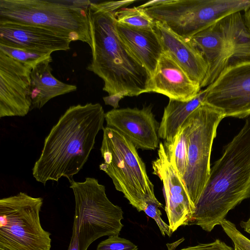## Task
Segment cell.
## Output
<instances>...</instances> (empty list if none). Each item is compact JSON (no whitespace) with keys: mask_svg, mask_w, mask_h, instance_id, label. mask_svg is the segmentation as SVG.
I'll use <instances>...</instances> for the list:
<instances>
[{"mask_svg":"<svg viewBox=\"0 0 250 250\" xmlns=\"http://www.w3.org/2000/svg\"><path fill=\"white\" fill-rule=\"evenodd\" d=\"M105 113L99 103L70 106L45 137L40 156L32 168L37 181L66 178L69 182L87 161L98 133L103 130Z\"/></svg>","mask_w":250,"mask_h":250,"instance_id":"cell-1","label":"cell"},{"mask_svg":"<svg viewBox=\"0 0 250 250\" xmlns=\"http://www.w3.org/2000/svg\"><path fill=\"white\" fill-rule=\"evenodd\" d=\"M250 197V115L210 168L190 225L210 232L230 210Z\"/></svg>","mask_w":250,"mask_h":250,"instance_id":"cell-2","label":"cell"},{"mask_svg":"<svg viewBox=\"0 0 250 250\" xmlns=\"http://www.w3.org/2000/svg\"><path fill=\"white\" fill-rule=\"evenodd\" d=\"M88 13L92 59L87 69L103 80V90L124 97L149 92L151 76L122 41L113 13L92 1Z\"/></svg>","mask_w":250,"mask_h":250,"instance_id":"cell-3","label":"cell"},{"mask_svg":"<svg viewBox=\"0 0 250 250\" xmlns=\"http://www.w3.org/2000/svg\"><path fill=\"white\" fill-rule=\"evenodd\" d=\"M90 1L0 0V22L39 26L91 47Z\"/></svg>","mask_w":250,"mask_h":250,"instance_id":"cell-4","label":"cell"},{"mask_svg":"<svg viewBox=\"0 0 250 250\" xmlns=\"http://www.w3.org/2000/svg\"><path fill=\"white\" fill-rule=\"evenodd\" d=\"M100 148L104 163L99 167L112 179L116 189L123 193L138 211L158 201L145 163L132 143L117 130L105 127Z\"/></svg>","mask_w":250,"mask_h":250,"instance_id":"cell-5","label":"cell"},{"mask_svg":"<svg viewBox=\"0 0 250 250\" xmlns=\"http://www.w3.org/2000/svg\"><path fill=\"white\" fill-rule=\"evenodd\" d=\"M140 6L155 21L189 40L226 16L245 12L250 0H155Z\"/></svg>","mask_w":250,"mask_h":250,"instance_id":"cell-6","label":"cell"},{"mask_svg":"<svg viewBox=\"0 0 250 250\" xmlns=\"http://www.w3.org/2000/svg\"><path fill=\"white\" fill-rule=\"evenodd\" d=\"M70 183L75 200L72 229L80 250H87L95 240L104 236L119 235L124 227L122 208L107 198L104 186L94 178Z\"/></svg>","mask_w":250,"mask_h":250,"instance_id":"cell-7","label":"cell"},{"mask_svg":"<svg viewBox=\"0 0 250 250\" xmlns=\"http://www.w3.org/2000/svg\"><path fill=\"white\" fill-rule=\"evenodd\" d=\"M42 204L23 192L0 200V250H51V233L40 221Z\"/></svg>","mask_w":250,"mask_h":250,"instance_id":"cell-8","label":"cell"},{"mask_svg":"<svg viewBox=\"0 0 250 250\" xmlns=\"http://www.w3.org/2000/svg\"><path fill=\"white\" fill-rule=\"evenodd\" d=\"M223 112L205 102L182 125L188 143V166L183 183L194 205L209 178L212 146Z\"/></svg>","mask_w":250,"mask_h":250,"instance_id":"cell-9","label":"cell"},{"mask_svg":"<svg viewBox=\"0 0 250 250\" xmlns=\"http://www.w3.org/2000/svg\"><path fill=\"white\" fill-rule=\"evenodd\" d=\"M206 88L205 102L222 111L225 117L250 115V62L225 69Z\"/></svg>","mask_w":250,"mask_h":250,"instance_id":"cell-10","label":"cell"},{"mask_svg":"<svg viewBox=\"0 0 250 250\" xmlns=\"http://www.w3.org/2000/svg\"><path fill=\"white\" fill-rule=\"evenodd\" d=\"M153 174L163 183L165 209L170 231L192 222L195 206L192 202L181 178L168 161L163 144L160 143L158 157L152 163Z\"/></svg>","mask_w":250,"mask_h":250,"instance_id":"cell-11","label":"cell"},{"mask_svg":"<svg viewBox=\"0 0 250 250\" xmlns=\"http://www.w3.org/2000/svg\"><path fill=\"white\" fill-rule=\"evenodd\" d=\"M32 68L0 51V117L26 115L31 109Z\"/></svg>","mask_w":250,"mask_h":250,"instance_id":"cell-12","label":"cell"},{"mask_svg":"<svg viewBox=\"0 0 250 250\" xmlns=\"http://www.w3.org/2000/svg\"><path fill=\"white\" fill-rule=\"evenodd\" d=\"M106 126L113 128L128 139L135 148L153 150L160 144V124L150 105L142 109H113L105 113Z\"/></svg>","mask_w":250,"mask_h":250,"instance_id":"cell-13","label":"cell"},{"mask_svg":"<svg viewBox=\"0 0 250 250\" xmlns=\"http://www.w3.org/2000/svg\"><path fill=\"white\" fill-rule=\"evenodd\" d=\"M71 41L68 38L39 26L0 22V44L48 53L66 51Z\"/></svg>","mask_w":250,"mask_h":250,"instance_id":"cell-14","label":"cell"},{"mask_svg":"<svg viewBox=\"0 0 250 250\" xmlns=\"http://www.w3.org/2000/svg\"><path fill=\"white\" fill-rule=\"evenodd\" d=\"M202 54L208 66L201 88L212 83L227 66L232 54L231 42L224 30L222 19L199 32L190 39Z\"/></svg>","mask_w":250,"mask_h":250,"instance_id":"cell-15","label":"cell"},{"mask_svg":"<svg viewBox=\"0 0 250 250\" xmlns=\"http://www.w3.org/2000/svg\"><path fill=\"white\" fill-rule=\"evenodd\" d=\"M155 22L154 30L163 52L168 55L193 81L201 85L207 76L208 66L200 51L190 39H185L164 24Z\"/></svg>","mask_w":250,"mask_h":250,"instance_id":"cell-16","label":"cell"},{"mask_svg":"<svg viewBox=\"0 0 250 250\" xmlns=\"http://www.w3.org/2000/svg\"><path fill=\"white\" fill-rule=\"evenodd\" d=\"M201 89L199 83L163 52L151 77L149 92L163 94L169 99L187 101L194 98Z\"/></svg>","mask_w":250,"mask_h":250,"instance_id":"cell-17","label":"cell"},{"mask_svg":"<svg viewBox=\"0 0 250 250\" xmlns=\"http://www.w3.org/2000/svg\"><path fill=\"white\" fill-rule=\"evenodd\" d=\"M116 25L124 43L151 77L163 53L161 42L155 30L135 29L117 22Z\"/></svg>","mask_w":250,"mask_h":250,"instance_id":"cell-18","label":"cell"},{"mask_svg":"<svg viewBox=\"0 0 250 250\" xmlns=\"http://www.w3.org/2000/svg\"><path fill=\"white\" fill-rule=\"evenodd\" d=\"M50 63L45 62L32 68L30 74V99L32 108L41 109L57 96L75 91V85L64 83L52 73Z\"/></svg>","mask_w":250,"mask_h":250,"instance_id":"cell-19","label":"cell"},{"mask_svg":"<svg viewBox=\"0 0 250 250\" xmlns=\"http://www.w3.org/2000/svg\"><path fill=\"white\" fill-rule=\"evenodd\" d=\"M207 94V89L205 88L188 101L169 99L160 123L159 138L164 141H171L189 115L205 102Z\"/></svg>","mask_w":250,"mask_h":250,"instance_id":"cell-20","label":"cell"},{"mask_svg":"<svg viewBox=\"0 0 250 250\" xmlns=\"http://www.w3.org/2000/svg\"><path fill=\"white\" fill-rule=\"evenodd\" d=\"M222 21L232 48V54L226 69L250 62V32L241 12L231 14L223 18Z\"/></svg>","mask_w":250,"mask_h":250,"instance_id":"cell-21","label":"cell"},{"mask_svg":"<svg viewBox=\"0 0 250 250\" xmlns=\"http://www.w3.org/2000/svg\"><path fill=\"white\" fill-rule=\"evenodd\" d=\"M165 151L170 163L182 179L188 166V143L181 126L171 141H164Z\"/></svg>","mask_w":250,"mask_h":250,"instance_id":"cell-22","label":"cell"},{"mask_svg":"<svg viewBox=\"0 0 250 250\" xmlns=\"http://www.w3.org/2000/svg\"><path fill=\"white\" fill-rule=\"evenodd\" d=\"M117 23L125 26L144 30H154L155 22L140 6L123 7L113 13Z\"/></svg>","mask_w":250,"mask_h":250,"instance_id":"cell-23","label":"cell"},{"mask_svg":"<svg viewBox=\"0 0 250 250\" xmlns=\"http://www.w3.org/2000/svg\"><path fill=\"white\" fill-rule=\"evenodd\" d=\"M0 51L32 69L40 64L50 63L52 61L51 53L14 47L2 44H0Z\"/></svg>","mask_w":250,"mask_h":250,"instance_id":"cell-24","label":"cell"},{"mask_svg":"<svg viewBox=\"0 0 250 250\" xmlns=\"http://www.w3.org/2000/svg\"><path fill=\"white\" fill-rule=\"evenodd\" d=\"M220 225L234 245H237L244 250H250V239L244 235L234 223L225 219Z\"/></svg>","mask_w":250,"mask_h":250,"instance_id":"cell-25","label":"cell"},{"mask_svg":"<svg viewBox=\"0 0 250 250\" xmlns=\"http://www.w3.org/2000/svg\"><path fill=\"white\" fill-rule=\"evenodd\" d=\"M97 250H138V248L130 241L115 235L101 241Z\"/></svg>","mask_w":250,"mask_h":250,"instance_id":"cell-26","label":"cell"},{"mask_svg":"<svg viewBox=\"0 0 250 250\" xmlns=\"http://www.w3.org/2000/svg\"><path fill=\"white\" fill-rule=\"evenodd\" d=\"M180 250H234V249L217 239L211 243L199 244L196 246L184 248Z\"/></svg>","mask_w":250,"mask_h":250,"instance_id":"cell-27","label":"cell"},{"mask_svg":"<svg viewBox=\"0 0 250 250\" xmlns=\"http://www.w3.org/2000/svg\"><path fill=\"white\" fill-rule=\"evenodd\" d=\"M123 98H124V96L116 94L104 97H103V100L105 104L110 105L112 106L114 109H117L119 106V103L120 101Z\"/></svg>","mask_w":250,"mask_h":250,"instance_id":"cell-28","label":"cell"},{"mask_svg":"<svg viewBox=\"0 0 250 250\" xmlns=\"http://www.w3.org/2000/svg\"><path fill=\"white\" fill-rule=\"evenodd\" d=\"M68 250H80L78 240L75 231L72 229V235Z\"/></svg>","mask_w":250,"mask_h":250,"instance_id":"cell-29","label":"cell"},{"mask_svg":"<svg viewBox=\"0 0 250 250\" xmlns=\"http://www.w3.org/2000/svg\"><path fill=\"white\" fill-rule=\"evenodd\" d=\"M184 240L185 238L182 237L173 243H167L166 245L168 250H176L177 247H178V246L181 244Z\"/></svg>","mask_w":250,"mask_h":250,"instance_id":"cell-30","label":"cell"},{"mask_svg":"<svg viewBox=\"0 0 250 250\" xmlns=\"http://www.w3.org/2000/svg\"><path fill=\"white\" fill-rule=\"evenodd\" d=\"M243 17L245 25L250 32V7L244 12Z\"/></svg>","mask_w":250,"mask_h":250,"instance_id":"cell-31","label":"cell"},{"mask_svg":"<svg viewBox=\"0 0 250 250\" xmlns=\"http://www.w3.org/2000/svg\"><path fill=\"white\" fill-rule=\"evenodd\" d=\"M240 226L244 230L250 234V221H242L240 222Z\"/></svg>","mask_w":250,"mask_h":250,"instance_id":"cell-32","label":"cell"},{"mask_svg":"<svg viewBox=\"0 0 250 250\" xmlns=\"http://www.w3.org/2000/svg\"><path fill=\"white\" fill-rule=\"evenodd\" d=\"M234 250H244L243 249L239 247V246H238L236 245H234Z\"/></svg>","mask_w":250,"mask_h":250,"instance_id":"cell-33","label":"cell"},{"mask_svg":"<svg viewBox=\"0 0 250 250\" xmlns=\"http://www.w3.org/2000/svg\"><path fill=\"white\" fill-rule=\"evenodd\" d=\"M249 221H250V217L249 218V219H248Z\"/></svg>","mask_w":250,"mask_h":250,"instance_id":"cell-34","label":"cell"}]
</instances>
